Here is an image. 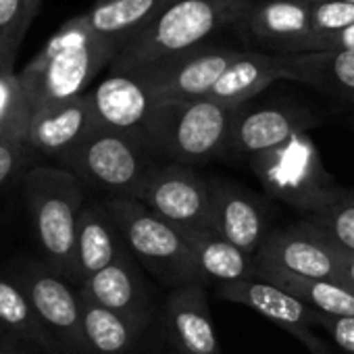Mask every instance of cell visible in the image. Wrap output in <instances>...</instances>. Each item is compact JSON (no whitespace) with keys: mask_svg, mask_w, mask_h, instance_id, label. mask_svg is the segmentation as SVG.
<instances>
[{"mask_svg":"<svg viewBox=\"0 0 354 354\" xmlns=\"http://www.w3.org/2000/svg\"><path fill=\"white\" fill-rule=\"evenodd\" d=\"M254 279L277 286L321 315L329 317H354V292L331 279H313L294 275L290 271L257 265Z\"/></svg>","mask_w":354,"mask_h":354,"instance_id":"cell-23","label":"cell"},{"mask_svg":"<svg viewBox=\"0 0 354 354\" xmlns=\"http://www.w3.org/2000/svg\"><path fill=\"white\" fill-rule=\"evenodd\" d=\"M77 288L104 308L142 325L148 323V294L136 269V259L129 254V250Z\"/></svg>","mask_w":354,"mask_h":354,"instance_id":"cell-20","label":"cell"},{"mask_svg":"<svg viewBox=\"0 0 354 354\" xmlns=\"http://www.w3.org/2000/svg\"><path fill=\"white\" fill-rule=\"evenodd\" d=\"M24 194L46 265L73 281L75 234L86 205L84 184L61 165H38L24 177Z\"/></svg>","mask_w":354,"mask_h":354,"instance_id":"cell-3","label":"cell"},{"mask_svg":"<svg viewBox=\"0 0 354 354\" xmlns=\"http://www.w3.org/2000/svg\"><path fill=\"white\" fill-rule=\"evenodd\" d=\"M315 50H354V26L337 34H329L313 40L306 53H315Z\"/></svg>","mask_w":354,"mask_h":354,"instance_id":"cell-34","label":"cell"},{"mask_svg":"<svg viewBox=\"0 0 354 354\" xmlns=\"http://www.w3.org/2000/svg\"><path fill=\"white\" fill-rule=\"evenodd\" d=\"M100 127L146 136V123L156 100L136 73H109L90 92Z\"/></svg>","mask_w":354,"mask_h":354,"instance_id":"cell-16","label":"cell"},{"mask_svg":"<svg viewBox=\"0 0 354 354\" xmlns=\"http://www.w3.org/2000/svg\"><path fill=\"white\" fill-rule=\"evenodd\" d=\"M283 80L313 86L354 104V50L277 55Z\"/></svg>","mask_w":354,"mask_h":354,"instance_id":"cell-21","label":"cell"},{"mask_svg":"<svg viewBox=\"0 0 354 354\" xmlns=\"http://www.w3.org/2000/svg\"><path fill=\"white\" fill-rule=\"evenodd\" d=\"M117 55V46L90 30L84 13L65 21L17 73L32 115L88 94L90 84Z\"/></svg>","mask_w":354,"mask_h":354,"instance_id":"cell-1","label":"cell"},{"mask_svg":"<svg viewBox=\"0 0 354 354\" xmlns=\"http://www.w3.org/2000/svg\"><path fill=\"white\" fill-rule=\"evenodd\" d=\"M0 331L26 346L42 348L50 354H61L44 325L40 323L30 298L13 277L0 275Z\"/></svg>","mask_w":354,"mask_h":354,"instance_id":"cell-27","label":"cell"},{"mask_svg":"<svg viewBox=\"0 0 354 354\" xmlns=\"http://www.w3.org/2000/svg\"><path fill=\"white\" fill-rule=\"evenodd\" d=\"M254 263L302 277L331 279L348 288L342 265V248L308 221L267 234L254 254Z\"/></svg>","mask_w":354,"mask_h":354,"instance_id":"cell-11","label":"cell"},{"mask_svg":"<svg viewBox=\"0 0 354 354\" xmlns=\"http://www.w3.org/2000/svg\"><path fill=\"white\" fill-rule=\"evenodd\" d=\"M125 252H127V246L104 201L86 203L82 209V215L77 221V234H75L73 281L82 286L86 279L106 269Z\"/></svg>","mask_w":354,"mask_h":354,"instance_id":"cell-19","label":"cell"},{"mask_svg":"<svg viewBox=\"0 0 354 354\" xmlns=\"http://www.w3.org/2000/svg\"><path fill=\"white\" fill-rule=\"evenodd\" d=\"M277 80H283L277 55L242 53L223 71L207 98L227 106H244L250 98Z\"/></svg>","mask_w":354,"mask_h":354,"instance_id":"cell-22","label":"cell"},{"mask_svg":"<svg viewBox=\"0 0 354 354\" xmlns=\"http://www.w3.org/2000/svg\"><path fill=\"white\" fill-rule=\"evenodd\" d=\"M234 30L277 55L306 53L313 40L304 0H246Z\"/></svg>","mask_w":354,"mask_h":354,"instance_id":"cell-12","label":"cell"},{"mask_svg":"<svg viewBox=\"0 0 354 354\" xmlns=\"http://www.w3.org/2000/svg\"><path fill=\"white\" fill-rule=\"evenodd\" d=\"M310 225L323 232L335 246L354 252V194L333 190L315 211L304 215Z\"/></svg>","mask_w":354,"mask_h":354,"instance_id":"cell-28","label":"cell"},{"mask_svg":"<svg viewBox=\"0 0 354 354\" xmlns=\"http://www.w3.org/2000/svg\"><path fill=\"white\" fill-rule=\"evenodd\" d=\"M165 325L180 354H221L205 283L173 288L165 300Z\"/></svg>","mask_w":354,"mask_h":354,"instance_id":"cell-15","label":"cell"},{"mask_svg":"<svg viewBox=\"0 0 354 354\" xmlns=\"http://www.w3.org/2000/svg\"><path fill=\"white\" fill-rule=\"evenodd\" d=\"M104 205L117 223L129 254L156 279L173 288L205 283L192 246L182 230L133 198L106 196Z\"/></svg>","mask_w":354,"mask_h":354,"instance_id":"cell-5","label":"cell"},{"mask_svg":"<svg viewBox=\"0 0 354 354\" xmlns=\"http://www.w3.org/2000/svg\"><path fill=\"white\" fill-rule=\"evenodd\" d=\"M32 109L15 71H0V140L28 144Z\"/></svg>","mask_w":354,"mask_h":354,"instance_id":"cell-29","label":"cell"},{"mask_svg":"<svg viewBox=\"0 0 354 354\" xmlns=\"http://www.w3.org/2000/svg\"><path fill=\"white\" fill-rule=\"evenodd\" d=\"M342 265H344L346 283H348V288L354 292V252H346V250H342Z\"/></svg>","mask_w":354,"mask_h":354,"instance_id":"cell-36","label":"cell"},{"mask_svg":"<svg viewBox=\"0 0 354 354\" xmlns=\"http://www.w3.org/2000/svg\"><path fill=\"white\" fill-rule=\"evenodd\" d=\"M250 167L273 198L300 209L304 215L315 211L335 190L306 131L296 133L273 150L252 156Z\"/></svg>","mask_w":354,"mask_h":354,"instance_id":"cell-7","label":"cell"},{"mask_svg":"<svg viewBox=\"0 0 354 354\" xmlns=\"http://www.w3.org/2000/svg\"><path fill=\"white\" fill-rule=\"evenodd\" d=\"M344 3H352L354 5V0H344Z\"/></svg>","mask_w":354,"mask_h":354,"instance_id":"cell-38","label":"cell"},{"mask_svg":"<svg viewBox=\"0 0 354 354\" xmlns=\"http://www.w3.org/2000/svg\"><path fill=\"white\" fill-rule=\"evenodd\" d=\"M184 236L192 246L196 265L205 281L213 279L219 286V283L254 279L257 263L252 254L240 250L217 232H188Z\"/></svg>","mask_w":354,"mask_h":354,"instance_id":"cell-25","label":"cell"},{"mask_svg":"<svg viewBox=\"0 0 354 354\" xmlns=\"http://www.w3.org/2000/svg\"><path fill=\"white\" fill-rule=\"evenodd\" d=\"M240 55V50L211 48L205 44L182 55L160 59L131 73L140 77V82L148 88L156 104L177 100H201L209 96L223 71Z\"/></svg>","mask_w":354,"mask_h":354,"instance_id":"cell-10","label":"cell"},{"mask_svg":"<svg viewBox=\"0 0 354 354\" xmlns=\"http://www.w3.org/2000/svg\"><path fill=\"white\" fill-rule=\"evenodd\" d=\"M246 0H160L144 28L121 48L109 73H127L160 59L205 46L238 21Z\"/></svg>","mask_w":354,"mask_h":354,"instance_id":"cell-2","label":"cell"},{"mask_svg":"<svg viewBox=\"0 0 354 354\" xmlns=\"http://www.w3.org/2000/svg\"><path fill=\"white\" fill-rule=\"evenodd\" d=\"M32 302L40 323L61 354H88L80 294L48 265L28 261L11 275Z\"/></svg>","mask_w":354,"mask_h":354,"instance_id":"cell-9","label":"cell"},{"mask_svg":"<svg viewBox=\"0 0 354 354\" xmlns=\"http://www.w3.org/2000/svg\"><path fill=\"white\" fill-rule=\"evenodd\" d=\"M32 148L26 142L15 140H0V186L21 169Z\"/></svg>","mask_w":354,"mask_h":354,"instance_id":"cell-32","label":"cell"},{"mask_svg":"<svg viewBox=\"0 0 354 354\" xmlns=\"http://www.w3.org/2000/svg\"><path fill=\"white\" fill-rule=\"evenodd\" d=\"M98 119L90 94L77 96L73 100L40 109L32 115L28 146L48 156H63L82 144L94 129H98Z\"/></svg>","mask_w":354,"mask_h":354,"instance_id":"cell-17","label":"cell"},{"mask_svg":"<svg viewBox=\"0 0 354 354\" xmlns=\"http://www.w3.org/2000/svg\"><path fill=\"white\" fill-rule=\"evenodd\" d=\"M30 26L26 0H0V71H15Z\"/></svg>","mask_w":354,"mask_h":354,"instance_id":"cell-30","label":"cell"},{"mask_svg":"<svg viewBox=\"0 0 354 354\" xmlns=\"http://www.w3.org/2000/svg\"><path fill=\"white\" fill-rule=\"evenodd\" d=\"M26 5H28V15H30V21H34L42 9V0H26Z\"/></svg>","mask_w":354,"mask_h":354,"instance_id":"cell-37","label":"cell"},{"mask_svg":"<svg viewBox=\"0 0 354 354\" xmlns=\"http://www.w3.org/2000/svg\"><path fill=\"white\" fill-rule=\"evenodd\" d=\"M217 296L257 310L271 323L279 325L281 329L298 337L313 354H327L325 344L319 339V335L313 333V327H321L319 325L321 313H317L315 308H310L290 292L271 286L267 281L244 279V281L219 283Z\"/></svg>","mask_w":354,"mask_h":354,"instance_id":"cell-13","label":"cell"},{"mask_svg":"<svg viewBox=\"0 0 354 354\" xmlns=\"http://www.w3.org/2000/svg\"><path fill=\"white\" fill-rule=\"evenodd\" d=\"M160 0H96L84 13L90 30L121 48L144 28Z\"/></svg>","mask_w":354,"mask_h":354,"instance_id":"cell-26","label":"cell"},{"mask_svg":"<svg viewBox=\"0 0 354 354\" xmlns=\"http://www.w3.org/2000/svg\"><path fill=\"white\" fill-rule=\"evenodd\" d=\"M308 5L313 40L337 34L350 26H354V5L344 0H304ZM310 40V42H313ZM308 42V46H310ZM306 46V50H308Z\"/></svg>","mask_w":354,"mask_h":354,"instance_id":"cell-31","label":"cell"},{"mask_svg":"<svg viewBox=\"0 0 354 354\" xmlns=\"http://www.w3.org/2000/svg\"><path fill=\"white\" fill-rule=\"evenodd\" d=\"M82 184L106 192L109 196L140 201L150 177L154 150L146 136L123 133L106 127L94 129L82 144L57 158Z\"/></svg>","mask_w":354,"mask_h":354,"instance_id":"cell-6","label":"cell"},{"mask_svg":"<svg viewBox=\"0 0 354 354\" xmlns=\"http://www.w3.org/2000/svg\"><path fill=\"white\" fill-rule=\"evenodd\" d=\"M238 109L211 98L158 102L144 133L154 154L192 167L227 152Z\"/></svg>","mask_w":354,"mask_h":354,"instance_id":"cell-4","label":"cell"},{"mask_svg":"<svg viewBox=\"0 0 354 354\" xmlns=\"http://www.w3.org/2000/svg\"><path fill=\"white\" fill-rule=\"evenodd\" d=\"M317 125V117L304 109L294 106H261L244 109L240 106L227 142V152L236 156L252 158L267 150H273L296 133L308 131Z\"/></svg>","mask_w":354,"mask_h":354,"instance_id":"cell-14","label":"cell"},{"mask_svg":"<svg viewBox=\"0 0 354 354\" xmlns=\"http://www.w3.org/2000/svg\"><path fill=\"white\" fill-rule=\"evenodd\" d=\"M319 325L331 335V339L348 354H354V317H329L321 315Z\"/></svg>","mask_w":354,"mask_h":354,"instance_id":"cell-33","label":"cell"},{"mask_svg":"<svg viewBox=\"0 0 354 354\" xmlns=\"http://www.w3.org/2000/svg\"><path fill=\"white\" fill-rule=\"evenodd\" d=\"M213 225L219 236L248 254H257L267 238L263 205L252 192L238 184L211 180Z\"/></svg>","mask_w":354,"mask_h":354,"instance_id":"cell-18","label":"cell"},{"mask_svg":"<svg viewBox=\"0 0 354 354\" xmlns=\"http://www.w3.org/2000/svg\"><path fill=\"white\" fill-rule=\"evenodd\" d=\"M77 294L82 302V327L88 354H129L146 325L104 308L80 288Z\"/></svg>","mask_w":354,"mask_h":354,"instance_id":"cell-24","label":"cell"},{"mask_svg":"<svg viewBox=\"0 0 354 354\" xmlns=\"http://www.w3.org/2000/svg\"><path fill=\"white\" fill-rule=\"evenodd\" d=\"M0 354H30L21 348L19 342H15L11 335H7L5 331H0Z\"/></svg>","mask_w":354,"mask_h":354,"instance_id":"cell-35","label":"cell"},{"mask_svg":"<svg viewBox=\"0 0 354 354\" xmlns=\"http://www.w3.org/2000/svg\"><path fill=\"white\" fill-rule=\"evenodd\" d=\"M140 203L184 234L215 232L211 180L190 165H156L144 184Z\"/></svg>","mask_w":354,"mask_h":354,"instance_id":"cell-8","label":"cell"}]
</instances>
